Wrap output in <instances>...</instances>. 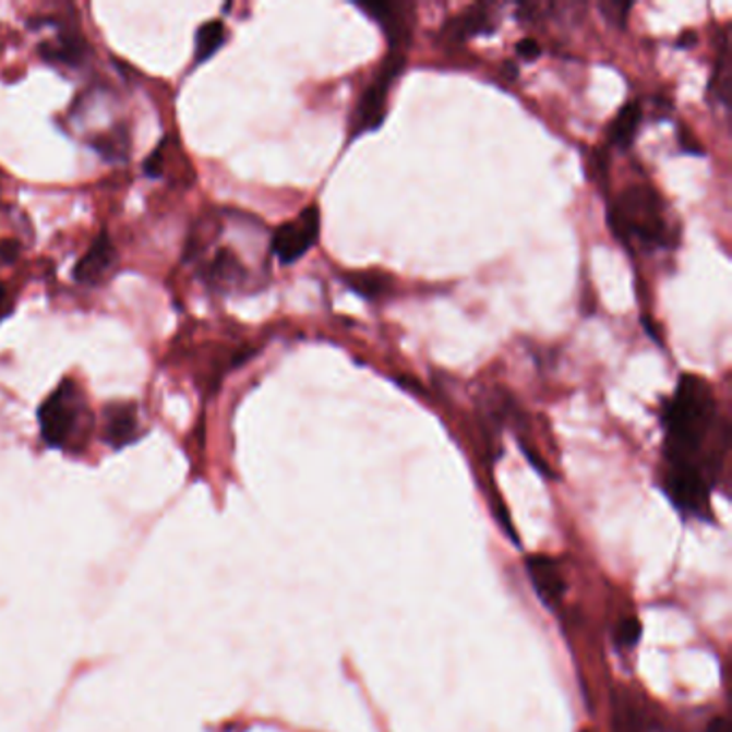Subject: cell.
<instances>
[{"label":"cell","instance_id":"1","mask_svg":"<svg viewBox=\"0 0 732 732\" xmlns=\"http://www.w3.org/2000/svg\"><path fill=\"white\" fill-rule=\"evenodd\" d=\"M664 466H692L700 470L713 485V477L722 458L707 452L709 439L722 432L718 428V399L711 385L696 376L683 374L672 398L664 401Z\"/></svg>","mask_w":732,"mask_h":732},{"label":"cell","instance_id":"2","mask_svg":"<svg viewBox=\"0 0 732 732\" xmlns=\"http://www.w3.org/2000/svg\"><path fill=\"white\" fill-rule=\"evenodd\" d=\"M608 224L623 243H640L647 250L674 245L664 200L651 185L625 188L610 204Z\"/></svg>","mask_w":732,"mask_h":732},{"label":"cell","instance_id":"3","mask_svg":"<svg viewBox=\"0 0 732 732\" xmlns=\"http://www.w3.org/2000/svg\"><path fill=\"white\" fill-rule=\"evenodd\" d=\"M88 417V406L73 379H63L59 387L41 401L37 410L41 439L52 449H67Z\"/></svg>","mask_w":732,"mask_h":732},{"label":"cell","instance_id":"4","mask_svg":"<svg viewBox=\"0 0 732 732\" xmlns=\"http://www.w3.org/2000/svg\"><path fill=\"white\" fill-rule=\"evenodd\" d=\"M406 67V57L404 52H389L379 67L376 77L368 84L363 91L357 110L350 121V137H357L361 133L374 132L383 125L385 115H387V95L394 82L398 80Z\"/></svg>","mask_w":732,"mask_h":732},{"label":"cell","instance_id":"5","mask_svg":"<svg viewBox=\"0 0 732 732\" xmlns=\"http://www.w3.org/2000/svg\"><path fill=\"white\" fill-rule=\"evenodd\" d=\"M664 492L672 505L692 518H711V481L692 466H664Z\"/></svg>","mask_w":732,"mask_h":732},{"label":"cell","instance_id":"6","mask_svg":"<svg viewBox=\"0 0 732 732\" xmlns=\"http://www.w3.org/2000/svg\"><path fill=\"white\" fill-rule=\"evenodd\" d=\"M321 211L316 204L303 208L295 219L281 224L271 237V252L281 265L301 261L319 241Z\"/></svg>","mask_w":732,"mask_h":732},{"label":"cell","instance_id":"7","mask_svg":"<svg viewBox=\"0 0 732 732\" xmlns=\"http://www.w3.org/2000/svg\"><path fill=\"white\" fill-rule=\"evenodd\" d=\"M385 33L392 52H404L412 39L415 4L410 2H357Z\"/></svg>","mask_w":732,"mask_h":732},{"label":"cell","instance_id":"8","mask_svg":"<svg viewBox=\"0 0 732 732\" xmlns=\"http://www.w3.org/2000/svg\"><path fill=\"white\" fill-rule=\"evenodd\" d=\"M117 265H119V252L110 239V232L104 228L95 237L86 254L73 266V277L80 284L99 286L110 277Z\"/></svg>","mask_w":732,"mask_h":732},{"label":"cell","instance_id":"9","mask_svg":"<svg viewBox=\"0 0 732 732\" xmlns=\"http://www.w3.org/2000/svg\"><path fill=\"white\" fill-rule=\"evenodd\" d=\"M140 439L137 408L132 401H110L104 408V441L115 447H128Z\"/></svg>","mask_w":732,"mask_h":732},{"label":"cell","instance_id":"10","mask_svg":"<svg viewBox=\"0 0 732 732\" xmlns=\"http://www.w3.org/2000/svg\"><path fill=\"white\" fill-rule=\"evenodd\" d=\"M527 569H529L532 587H535L539 599L545 605L554 608L563 599L565 589H567L559 563L554 559H550V556L535 554V556H531L527 561Z\"/></svg>","mask_w":732,"mask_h":732},{"label":"cell","instance_id":"11","mask_svg":"<svg viewBox=\"0 0 732 732\" xmlns=\"http://www.w3.org/2000/svg\"><path fill=\"white\" fill-rule=\"evenodd\" d=\"M88 44L75 31H61L57 39L39 46V57L50 65L82 67L88 59Z\"/></svg>","mask_w":732,"mask_h":732},{"label":"cell","instance_id":"12","mask_svg":"<svg viewBox=\"0 0 732 732\" xmlns=\"http://www.w3.org/2000/svg\"><path fill=\"white\" fill-rule=\"evenodd\" d=\"M206 284L215 290L239 288L248 279V268L230 248H219L202 271Z\"/></svg>","mask_w":732,"mask_h":732},{"label":"cell","instance_id":"13","mask_svg":"<svg viewBox=\"0 0 732 732\" xmlns=\"http://www.w3.org/2000/svg\"><path fill=\"white\" fill-rule=\"evenodd\" d=\"M492 31H494V24H492L490 9L485 4H477V7L466 9L465 13L456 15L454 20H449L443 33L447 39L460 44L470 37H477L481 33H492Z\"/></svg>","mask_w":732,"mask_h":732},{"label":"cell","instance_id":"14","mask_svg":"<svg viewBox=\"0 0 732 732\" xmlns=\"http://www.w3.org/2000/svg\"><path fill=\"white\" fill-rule=\"evenodd\" d=\"M640 121H643V108L638 101H627L619 115L614 117V121L610 123V132H608V137L614 146L619 148H629L634 137H636V132L640 128Z\"/></svg>","mask_w":732,"mask_h":732},{"label":"cell","instance_id":"15","mask_svg":"<svg viewBox=\"0 0 732 732\" xmlns=\"http://www.w3.org/2000/svg\"><path fill=\"white\" fill-rule=\"evenodd\" d=\"M226 44V26L221 20L204 22L196 31V46H194V63L200 65L215 57V52Z\"/></svg>","mask_w":732,"mask_h":732},{"label":"cell","instance_id":"16","mask_svg":"<svg viewBox=\"0 0 732 732\" xmlns=\"http://www.w3.org/2000/svg\"><path fill=\"white\" fill-rule=\"evenodd\" d=\"M344 284L365 299H379L389 290V277L383 273H348Z\"/></svg>","mask_w":732,"mask_h":732},{"label":"cell","instance_id":"17","mask_svg":"<svg viewBox=\"0 0 732 732\" xmlns=\"http://www.w3.org/2000/svg\"><path fill=\"white\" fill-rule=\"evenodd\" d=\"M713 77H711V91L716 93L718 101L729 106V91H731V48H729V37L722 39L720 55L713 67Z\"/></svg>","mask_w":732,"mask_h":732},{"label":"cell","instance_id":"18","mask_svg":"<svg viewBox=\"0 0 732 732\" xmlns=\"http://www.w3.org/2000/svg\"><path fill=\"white\" fill-rule=\"evenodd\" d=\"M93 146L108 159H125L130 137H128V133L123 132L106 133V135H99L97 140H93Z\"/></svg>","mask_w":732,"mask_h":732},{"label":"cell","instance_id":"19","mask_svg":"<svg viewBox=\"0 0 732 732\" xmlns=\"http://www.w3.org/2000/svg\"><path fill=\"white\" fill-rule=\"evenodd\" d=\"M640 636H643V627H640V621L634 619V616L632 619H623L616 625V632H614V640L623 649H634L638 645Z\"/></svg>","mask_w":732,"mask_h":732},{"label":"cell","instance_id":"20","mask_svg":"<svg viewBox=\"0 0 732 732\" xmlns=\"http://www.w3.org/2000/svg\"><path fill=\"white\" fill-rule=\"evenodd\" d=\"M164 170V144L155 148L146 159H144V172L146 177H159Z\"/></svg>","mask_w":732,"mask_h":732},{"label":"cell","instance_id":"21","mask_svg":"<svg viewBox=\"0 0 732 732\" xmlns=\"http://www.w3.org/2000/svg\"><path fill=\"white\" fill-rule=\"evenodd\" d=\"M516 52L520 59L525 61H535L539 55H541V46L535 41V39H523L518 46H516Z\"/></svg>","mask_w":732,"mask_h":732},{"label":"cell","instance_id":"22","mask_svg":"<svg viewBox=\"0 0 732 732\" xmlns=\"http://www.w3.org/2000/svg\"><path fill=\"white\" fill-rule=\"evenodd\" d=\"M20 254V243L17 241H11V239H0V259L4 263H13Z\"/></svg>","mask_w":732,"mask_h":732},{"label":"cell","instance_id":"23","mask_svg":"<svg viewBox=\"0 0 732 732\" xmlns=\"http://www.w3.org/2000/svg\"><path fill=\"white\" fill-rule=\"evenodd\" d=\"M679 142H681L683 151H687V153H703L700 144H698V142H694V135H692L689 132L683 133V137H679Z\"/></svg>","mask_w":732,"mask_h":732},{"label":"cell","instance_id":"24","mask_svg":"<svg viewBox=\"0 0 732 732\" xmlns=\"http://www.w3.org/2000/svg\"><path fill=\"white\" fill-rule=\"evenodd\" d=\"M707 732H731V724L727 718H713L707 727Z\"/></svg>","mask_w":732,"mask_h":732},{"label":"cell","instance_id":"25","mask_svg":"<svg viewBox=\"0 0 732 732\" xmlns=\"http://www.w3.org/2000/svg\"><path fill=\"white\" fill-rule=\"evenodd\" d=\"M11 312V301H9V292L7 288L0 284V321Z\"/></svg>","mask_w":732,"mask_h":732},{"label":"cell","instance_id":"26","mask_svg":"<svg viewBox=\"0 0 732 732\" xmlns=\"http://www.w3.org/2000/svg\"><path fill=\"white\" fill-rule=\"evenodd\" d=\"M685 35H687V37H681V39H679V46H683V48H685V46H692V44L696 41V35H694V33H685Z\"/></svg>","mask_w":732,"mask_h":732}]
</instances>
